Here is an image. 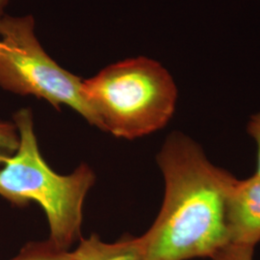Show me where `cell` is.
Wrapping results in <instances>:
<instances>
[{
  "instance_id": "8fae6325",
  "label": "cell",
  "mask_w": 260,
  "mask_h": 260,
  "mask_svg": "<svg viewBox=\"0 0 260 260\" xmlns=\"http://www.w3.org/2000/svg\"><path fill=\"white\" fill-rule=\"evenodd\" d=\"M10 0H0V19L5 15L4 11L6 9L7 5L9 4Z\"/></svg>"
},
{
  "instance_id": "277c9868",
  "label": "cell",
  "mask_w": 260,
  "mask_h": 260,
  "mask_svg": "<svg viewBox=\"0 0 260 260\" xmlns=\"http://www.w3.org/2000/svg\"><path fill=\"white\" fill-rule=\"evenodd\" d=\"M83 80L58 65L41 46L32 16L0 19V88L33 95L60 110L67 105L90 124L93 118L82 93Z\"/></svg>"
},
{
  "instance_id": "52a82bcc",
  "label": "cell",
  "mask_w": 260,
  "mask_h": 260,
  "mask_svg": "<svg viewBox=\"0 0 260 260\" xmlns=\"http://www.w3.org/2000/svg\"><path fill=\"white\" fill-rule=\"evenodd\" d=\"M10 260H76V256L75 251L60 249L47 240L29 242Z\"/></svg>"
},
{
  "instance_id": "7a4b0ae2",
  "label": "cell",
  "mask_w": 260,
  "mask_h": 260,
  "mask_svg": "<svg viewBox=\"0 0 260 260\" xmlns=\"http://www.w3.org/2000/svg\"><path fill=\"white\" fill-rule=\"evenodd\" d=\"M13 121L19 132V148L0 167V197L18 207L40 205L48 222V240L69 250L81 237L84 201L95 181L94 173L80 164L70 175L57 174L41 154L31 109H19Z\"/></svg>"
},
{
  "instance_id": "3957f363",
  "label": "cell",
  "mask_w": 260,
  "mask_h": 260,
  "mask_svg": "<svg viewBox=\"0 0 260 260\" xmlns=\"http://www.w3.org/2000/svg\"><path fill=\"white\" fill-rule=\"evenodd\" d=\"M82 93L93 125L128 140L167 125L177 101L172 75L160 63L143 56L108 66L83 80Z\"/></svg>"
},
{
  "instance_id": "6da1fadb",
  "label": "cell",
  "mask_w": 260,
  "mask_h": 260,
  "mask_svg": "<svg viewBox=\"0 0 260 260\" xmlns=\"http://www.w3.org/2000/svg\"><path fill=\"white\" fill-rule=\"evenodd\" d=\"M156 158L165 195L154 223L139 237L142 260L212 258L231 244L228 204L236 178L182 132L171 133Z\"/></svg>"
},
{
  "instance_id": "30bf717a",
  "label": "cell",
  "mask_w": 260,
  "mask_h": 260,
  "mask_svg": "<svg viewBox=\"0 0 260 260\" xmlns=\"http://www.w3.org/2000/svg\"><path fill=\"white\" fill-rule=\"evenodd\" d=\"M247 131L254 139L257 145V161H256V172L254 175L260 177V112L252 115L248 122Z\"/></svg>"
},
{
  "instance_id": "5b68a950",
  "label": "cell",
  "mask_w": 260,
  "mask_h": 260,
  "mask_svg": "<svg viewBox=\"0 0 260 260\" xmlns=\"http://www.w3.org/2000/svg\"><path fill=\"white\" fill-rule=\"evenodd\" d=\"M231 243L255 247L260 241V177L236 178L228 204Z\"/></svg>"
},
{
  "instance_id": "9c48e42d",
  "label": "cell",
  "mask_w": 260,
  "mask_h": 260,
  "mask_svg": "<svg viewBox=\"0 0 260 260\" xmlns=\"http://www.w3.org/2000/svg\"><path fill=\"white\" fill-rule=\"evenodd\" d=\"M253 247L230 244L218 251L212 260H253Z\"/></svg>"
},
{
  "instance_id": "ba28073f",
  "label": "cell",
  "mask_w": 260,
  "mask_h": 260,
  "mask_svg": "<svg viewBox=\"0 0 260 260\" xmlns=\"http://www.w3.org/2000/svg\"><path fill=\"white\" fill-rule=\"evenodd\" d=\"M19 136L14 121L0 120V167L18 150Z\"/></svg>"
},
{
  "instance_id": "8992f818",
  "label": "cell",
  "mask_w": 260,
  "mask_h": 260,
  "mask_svg": "<svg viewBox=\"0 0 260 260\" xmlns=\"http://www.w3.org/2000/svg\"><path fill=\"white\" fill-rule=\"evenodd\" d=\"M76 260H142L139 237L124 236L119 241L106 243L93 234L81 238L75 250Z\"/></svg>"
}]
</instances>
